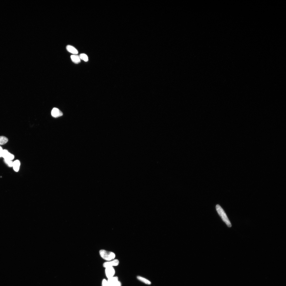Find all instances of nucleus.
Returning <instances> with one entry per match:
<instances>
[{"label": "nucleus", "mask_w": 286, "mask_h": 286, "mask_svg": "<svg viewBox=\"0 0 286 286\" xmlns=\"http://www.w3.org/2000/svg\"><path fill=\"white\" fill-rule=\"evenodd\" d=\"M103 229L104 232L109 236H115L126 230L125 225L117 218L108 216L104 221Z\"/></svg>", "instance_id": "1"}, {"label": "nucleus", "mask_w": 286, "mask_h": 286, "mask_svg": "<svg viewBox=\"0 0 286 286\" xmlns=\"http://www.w3.org/2000/svg\"><path fill=\"white\" fill-rule=\"evenodd\" d=\"M132 97L136 103L142 107L153 109L157 106L155 100L144 91L135 90Z\"/></svg>", "instance_id": "2"}, {"label": "nucleus", "mask_w": 286, "mask_h": 286, "mask_svg": "<svg viewBox=\"0 0 286 286\" xmlns=\"http://www.w3.org/2000/svg\"><path fill=\"white\" fill-rule=\"evenodd\" d=\"M143 121L150 127H157L161 125L159 112L152 109L143 110L141 113Z\"/></svg>", "instance_id": "3"}, {"label": "nucleus", "mask_w": 286, "mask_h": 286, "mask_svg": "<svg viewBox=\"0 0 286 286\" xmlns=\"http://www.w3.org/2000/svg\"><path fill=\"white\" fill-rule=\"evenodd\" d=\"M159 114L161 118L168 121L170 123H175L177 121L176 112L170 108L163 107L161 108Z\"/></svg>", "instance_id": "4"}, {"label": "nucleus", "mask_w": 286, "mask_h": 286, "mask_svg": "<svg viewBox=\"0 0 286 286\" xmlns=\"http://www.w3.org/2000/svg\"><path fill=\"white\" fill-rule=\"evenodd\" d=\"M17 282L14 275L8 272H0V286H14Z\"/></svg>", "instance_id": "5"}]
</instances>
